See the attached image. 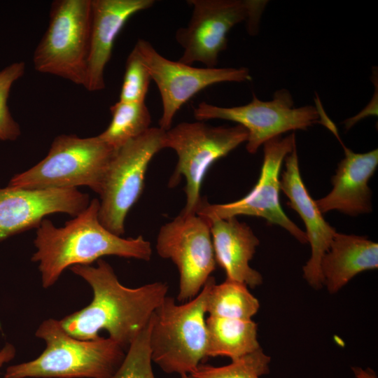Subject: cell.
Listing matches in <instances>:
<instances>
[{"label": "cell", "mask_w": 378, "mask_h": 378, "mask_svg": "<svg viewBox=\"0 0 378 378\" xmlns=\"http://www.w3.org/2000/svg\"><path fill=\"white\" fill-rule=\"evenodd\" d=\"M69 269L90 285L93 293L88 305L59 320L63 329L78 340H97L105 330L108 338L127 350L167 295L165 282L137 288L123 286L102 258L95 267L77 265Z\"/></svg>", "instance_id": "1"}, {"label": "cell", "mask_w": 378, "mask_h": 378, "mask_svg": "<svg viewBox=\"0 0 378 378\" xmlns=\"http://www.w3.org/2000/svg\"><path fill=\"white\" fill-rule=\"evenodd\" d=\"M99 209V200L94 198L62 227H56L46 218L42 220L36 228V251L31 260L38 263L44 288L53 286L66 269L90 265L104 256L150 260L152 247L148 241L141 235L122 238L112 233L100 223Z\"/></svg>", "instance_id": "2"}, {"label": "cell", "mask_w": 378, "mask_h": 378, "mask_svg": "<svg viewBox=\"0 0 378 378\" xmlns=\"http://www.w3.org/2000/svg\"><path fill=\"white\" fill-rule=\"evenodd\" d=\"M35 335L46 349L34 360L8 367L4 378H112L125 356L110 338L76 339L55 318L43 321Z\"/></svg>", "instance_id": "3"}, {"label": "cell", "mask_w": 378, "mask_h": 378, "mask_svg": "<svg viewBox=\"0 0 378 378\" xmlns=\"http://www.w3.org/2000/svg\"><path fill=\"white\" fill-rule=\"evenodd\" d=\"M208 289L207 279L197 295L181 304L167 295L152 314L151 359L166 373L190 374L207 358Z\"/></svg>", "instance_id": "4"}, {"label": "cell", "mask_w": 378, "mask_h": 378, "mask_svg": "<svg viewBox=\"0 0 378 378\" xmlns=\"http://www.w3.org/2000/svg\"><path fill=\"white\" fill-rule=\"evenodd\" d=\"M116 150L98 136H56L47 155L27 171L15 174L7 186L28 189H74L88 186L100 195Z\"/></svg>", "instance_id": "5"}, {"label": "cell", "mask_w": 378, "mask_h": 378, "mask_svg": "<svg viewBox=\"0 0 378 378\" xmlns=\"http://www.w3.org/2000/svg\"><path fill=\"white\" fill-rule=\"evenodd\" d=\"M248 132L242 126H212L204 121L182 122L165 131L164 148L174 150L177 163L169 181L171 188L183 176L186 203L181 213L196 214L202 201L203 180L212 164L246 142Z\"/></svg>", "instance_id": "6"}, {"label": "cell", "mask_w": 378, "mask_h": 378, "mask_svg": "<svg viewBox=\"0 0 378 378\" xmlns=\"http://www.w3.org/2000/svg\"><path fill=\"white\" fill-rule=\"evenodd\" d=\"M91 24V0L52 2L49 23L33 55L36 71L85 87Z\"/></svg>", "instance_id": "7"}, {"label": "cell", "mask_w": 378, "mask_h": 378, "mask_svg": "<svg viewBox=\"0 0 378 378\" xmlns=\"http://www.w3.org/2000/svg\"><path fill=\"white\" fill-rule=\"evenodd\" d=\"M188 3L192 6L190 21L175 34L183 49L178 61L189 65L200 62L206 68H215L220 52L227 48L230 30L244 22L248 33L255 34L267 1L190 0Z\"/></svg>", "instance_id": "8"}, {"label": "cell", "mask_w": 378, "mask_h": 378, "mask_svg": "<svg viewBox=\"0 0 378 378\" xmlns=\"http://www.w3.org/2000/svg\"><path fill=\"white\" fill-rule=\"evenodd\" d=\"M164 132L151 127L116 150L111 161L99 195V219L116 235L125 232V218L142 193L150 160L164 148Z\"/></svg>", "instance_id": "9"}, {"label": "cell", "mask_w": 378, "mask_h": 378, "mask_svg": "<svg viewBox=\"0 0 378 378\" xmlns=\"http://www.w3.org/2000/svg\"><path fill=\"white\" fill-rule=\"evenodd\" d=\"M199 121L222 119L235 122L248 132L246 148L254 154L267 141L285 132L307 130L320 122L317 107H295L291 94L286 89L276 91L270 101H261L255 94L249 103L233 107H222L201 102L193 108Z\"/></svg>", "instance_id": "10"}, {"label": "cell", "mask_w": 378, "mask_h": 378, "mask_svg": "<svg viewBox=\"0 0 378 378\" xmlns=\"http://www.w3.org/2000/svg\"><path fill=\"white\" fill-rule=\"evenodd\" d=\"M295 147L294 132L284 138L279 136L267 141L264 144L260 174L251 190L244 197L226 204H210L202 198L196 214L207 219H226L239 215L262 218L284 228L300 243H307L305 232L286 216L279 198L281 165Z\"/></svg>", "instance_id": "11"}, {"label": "cell", "mask_w": 378, "mask_h": 378, "mask_svg": "<svg viewBox=\"0 0 378 378\" xmlns=\"http://www.w3.org/2000/svg\"><path fill=\"white\" fill-rule=\"evenodd\" d=\"M156 249L161 258L172 260L178 270L179 302L197 295L216 269L209 220L197 214L180 213L163 225Z\"/></svg>", "instance_id": "12"}, {"label": "cell", "mask_w": 378, "mask_h": 378, "mask_svg": "<svg viewBox=\"0 0 378 378\" xmlns=\"http://www.w3.org/2000/svg\"><path fill=\"white\" fill-rule=\"evenodd\" d=\"M133 48L159 90L162 104L159 127L164 131L172 127L173 119L181 106L203 89L216 83L252 79L245 67L198 68L170 60L145 39L139 38Z\"/></svg>", "instance_id": "13"}, {"label": "cell", "mask_w": 378, "mask_h": 378, "mask_svg": "<svg viewBox=\"0 0 378 378\" xmlns=\"http://www.w3.org/2000/svg\"><path fill=\"white\" fill-rule=\"evenodd\" d=\"M90 202L88 194L74 189L0 188V241L32 228L55 213L73 218Z\"/></svg>", "instance_id": "14"}, {"label": "cell", "mask_w": 378, "mask_h": 378, "mask_svg": "<svg viewBox=\"0 0 378 378\" xmlns=\"http://www.w3.org/2000/svg\"><path fill=\"white\" fill-rule=\"evenodd\" d=\"M280 188L288 199V206L294 209L303 220L307 242L311 246V257L302 268L303 277L312 288L320 289L323 286L321 259L337 231L326 221L304 184L296 147L285 158V169L280 179Z\"/></svg>", "instance_id": "15"}, {"label": "cell", "mask_w": 378, "mask_h": 378, "mask_svg": "<svg viewBox=\"0 0 378 378\" xmlns=\"http://www.w3.org/2000/svg\"><path fill=\"white\" fill-rule=\"evenodd\" d=\"M153 0H91V24L87 78L90 92L105 88L104 71L114 42L127 20L150 8Z\"/></svg>", "instance_id": "16"}, {"label": "cell", "mask_w": 378, "mask_h": 378, "mask_svg": "<svg viewBox=\"0 0 378 378\" xmlns=\"http://www.w3.org/2000/svg\"><path fill=\"white\" fill-rule=\"evenodd\" d=\"M341 143L344 157L337 165L331 182L332 189L325 197L315 200L322 214L336 210L356 216L372 211L371 191L368 181L378 165V150L357 153Z\"/></svg>", "instance_id": "17"}, {"label": "cell", "mask_w": 378, "mask_h": 378, "mask_svg": "<svg viewBox=\"0 0 378 378\" xmlns=\"http://www.w3.org/2000/svg\"><path fill=\"white\" fill-rule=\"evenodd\" d=\"M208 220L216 261L225 270L227 279L251 288L261 285L262 275L249 265L259 245L251 227L237 217Z\"/></svg>", "instance_id": "18"}, {"label": "cell", "mask_w": 378, "mask_h": 378, "mask_svg": "<svg viewBox=\"0 0 378 378\" xmlns=\"http://www.w3.org/2000/svg\"><path fill=\"white\" fill-rule=\"evenodd\" d=\"M378 267V244L366 237L336 232L321 262L323 284L335 293L358 274Z\"/></svg>", "instance_id": "19"}, {"label": "cell", "mask_w": 378, "mask_h": 378, "mask_svg": "<svg viewBox=\"0 0 378 378\" xmlns=\"http://www.w3.org/2000/svg\"><path fill=\"white\" fill-rule=\"evenodd\" d=\"M206 356H227L232 360L260 348L258 326L252 319L241 320L209 316Z\"/></svg>", "instance_id": "20"}, {"label": "cell", "mask_w": 378, "mask_h": 378, "mask_svg": "<svg viewBox=\"0 0 378 378\" xmlns=\"http://www.w3.org/2000/svg\"><path fill=\"white\" fill-rule=\"evenodd\" d=\"M208 281L206 312L209 316L251 320L258 312L259 301L245 284L227 279L216 284L212 276Z\"/></svg>", "instance_id": "21"}, {"label": "cell", "mask_w": 378, "mask_h": 378, "mask_svg": "<svg viewBox=\"0 0 378 378\" xmlns=\"http://www.w3.org/2000/svg\"><path fill=\"white\" fill-rule=\"evenodd\" d=\"M110 111L111 122L98 136L115 150L151 127V115L145 102L118 101L111 106Z\"/></svg>", "instance_id": "22"}, {"label": "cell", "mask_w": 378, "mask_h": 378, "mask_svg": "<svg viewBox=\"0 0 378 378\" xmlns=\"http://www.w3.org/2000/svg\"><path fill=\"white\" fill-rule=\"evenodd\" d=\"M271 358L261 347L224 366L200 364L190 374L192 378H260L270 372Z\"/></svg>", "instance_id": "23"}, {"label": "cell", "mask_w": 378, "mask_h": 378, "mask_svg": "<svg viewBox=\"0 0 378 378\" xmlns=\"http://www.w3.org/2000/svg\"><path fill=\"white\" fill-rule=\"evenodd\" d=\"M150 319L127 349L123 361L112 378H155L149 344Z\"/></svg>", "instance_id": "24"}, {"label": "cell", "mask_w": 378, "mask_h": 378, "mask_svg": "<svg viewBox=\"0 0 378 378\" xmlns=\"http://www.w3.org/2000/svg\"><path fill=\"white\" fill-rule=\"evenodd\" d=\"M25 69V63L20 61L0 69V141H15L21 134L20 126L10 111L8 100L12 86L23 76Z\"/></svg>", "instance_id": "25"}, {"label": "cell", "mask_w": 378, "mask_h": 378, "mask_svg": "<svg viewBox=\"0 0 378 378\" xmlns=\"http://www.w3.org/2000/svg\"><path fill=\"white\" fill-rule=\"evenodd\" d=\"M150 80L147 68L133 48L126 59L119 101L145 102Z\"/></svg>", "instance_id": "26"}, {"label": "cell", "mask_w": 378, "mask_h": 378, "mask_svg": "<svg viewBox=\"0 0 378 378\" xmlns=\"http://www.w3.org/2000/svg\"><path fill=\"white\" fill-rule=\"evenodd\" d=\"M15 347L10 343H6L0 350V368L11 361L15 356Z\"/></svg>", "instance_id": "27"}, {"label": "cell", "mask_w": 378, "mask_h": 378, "mask_svg": "<svg viewBox=\"0 0 378 378\" xmlns=\"http://www.w3.org/2000/svg\"><path fill=\"white\" fill-rule=\"evenodd\" d=\"M357 378H377L375 373L370 369L363 370L360 368H354Z\"/></svg>", "instance_id": "28"}, {"label": "cell", "mask_w": 378, "mask_h": 378, "mask_svg": "<svg viewBox=\"0 0 378 378\" xmlns=\"http://www.w3.org/2000/svg\"><path fill=\"white\" fill-rule=\"evenodd\" d=\"M180 378H192L190 374H183L180 376Z\"/></svg>", "instance_id": "29"}]
</instances>
